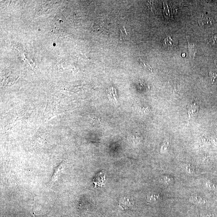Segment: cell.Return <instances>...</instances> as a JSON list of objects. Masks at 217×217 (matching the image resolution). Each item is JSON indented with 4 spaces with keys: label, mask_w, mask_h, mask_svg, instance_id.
<instances>
[{
    "label": "cell",
    "mask_w": 217,
    "mask_h": 217,
    "mask_svg": "<svg viewBox=\"0 0 217 217\" xmlns=\"http://www.w3.org/2000/svg\"><path fill=\"white\" fill-rule=\"evenodd\" d=\"M64 164L65 163H64V162L62 161L56 168L54 173L52 176L51 180L48 183V186L50 187H52L56 181L58 180L59 176L60 175L64 167H65Z\"/></svg>",
    "instance_id": "obj_1"
},
{
    "label": "cell",
    "mask_w": 217,
    "mask_h": 217,
    "mask_svg": "<svg viewBox=\"0 0 217 217\" xmlns=\"http://www.w3.org/2000/svg\"><path fill=\"white\" fill-rule=\"evenodd\" d=\"M164 45L169 49H173L177 45V41L170 36H168L165 39Z\"/></svg>",
    "instance_id": "obj_2"
},
{
    "label": "cell",
    "mask_w": 217,
    "mask_h": 217,
    "mask_svg": "<svg viewBox=\"0 0 217 217\" xmlns=\"http://www.w3.org/2000/svg\"><path fill=\"white\" fill-rule=\"evenodd\" d=\"M198 23L200 26H211L213 23L212 19L206 16L204 14L201 15L198 19Z\"/></svg>",
    "instance_id": "obj_3"
},
{
    "label": "cell",
    "mask_w": 217,
    "mask_h": 217,
    "mask_svg": "<svg viewBox=\"0 0 217 217\" xmlns=\"http://www.w3.org/2000/svg\"><path fill=\"white\" fill-rule=\"evenodd\" d=\"M119 205L123 209L130 208L132 205V202L131 200L127 197H124L122 198L119 201Z\"/></svg>",
    "instance_id": "obj_4"
},
{
    "label": "cell",
    "mask_w": 217,
    "mask_h": 217,
    "mask_svg": "<svg viewBox=\"0 0 217 217\" xmlns=\"http://www.w3.org/2000/svg\"><path fill=\"white\" fill-rule=\"evenodd\" d=\"M162 200L160 195L159 194H150L147 197L148 202L152 204L159 202Z\"/></svg>",
    "instance_id": "obj_5"
},
{
    "label": "cell",
    "mask_w": 217,
    "mask_h": 217,
    "mask_svg": "<svg viewBox=\"0 0 217 217\" xmlns=\"http://www.w3.org/2000/svg\"><path fill=\"white\" fill-rule=\"evenodd\" d=\"M190 201L196 204H205L206 201L203 197L198 195L193 196L190 199Z\"/></svg>",
    "instance_id": "obj_6"
},
{
    "label": "cell",
    "mask_w": 217,
    "mask_h": 217,
    "mask_svg": "<svg viewBox=\"0 0 217 217\" xmlns=\"http://www.w3.org/2000/svg\"><path fill=\"white\" fill-rule=\"evenodd\" d=\"M119 29H120V40H124L126 36H128L125 26L119 24Z\"/></svg>",
    "instance_id": "obj_7"
},
{
    "label": "cell",
    "mask_w": 217,
    "mask_h": 217,
    "mask_svg": "<svg viewBox=\"0 0 217 217\" xmlns=\"http://www.w3.org/2000/svg\"><path fill=\"white\" fill-rule=\"evenodd\" d=\"M205 185L207 188L211 191L217 192V185L210 180H207L205 182Z\"/></svg>",
    "instance_id": "obj_8"
},
{
    "label": "cell",
    "mask_w": 217,
    "mask_h": 217,
    "mask_svg": "<svg viewBox=\"0 0 217 217\" xmlns=\"http://www.w3.org/2000/svg\"><path fill=\"white\" fill-rule=\"evenodd\" d=\"M183 167L184 170H185L187 173L191 174L194 172V168L191 165L185 164L183 165Z\"/></svg>",
    "instance_id": "obj_9"
},
{
    "label": "cell",
    "mask_w": 217,
    "mask_h": 217,
    "mask_svg": "<svg viewBox=\"0 0 217 217\" xmlns=\"http://www.w3.org/2000/svg\"><path fill=\"white\" fill-rule=\"evenodd\" d=\"M162 181L166 185L170 184L173 181V179L171 177L169 176H164L162 179Z\"/></svg>",
    "instance_id": "obj_10"
},
{
    "label": "cell",
    "mask_w": 217,
    "mask_h": 217,
    "mask_svg": "<svg viewBox=\"0 0 217 217\" xmlns=\"http://www.w3.org/2000/svg\"><path fill=\"white\" fill-rule=\"evenodd\" d=\"M189 53L190 57H194L195 56L194 53V44H191V43H188Z\"/></svg>",
    "instance_id": "obj_11"
},
{
    "label": "cell",
    "mask_w": 217,
    "mask_h": 217,
    "mask_svg": "<svg viewBox=\"0 0 217 217\" xmlns=\"http://www.w3.org/2000/svg\"><path fill=\"white\" fill-rule=\"evenodd\" d=\"M104 177H105V176H103V177H102V176H101L100 177H97L95 178V180H93V183H94L95 185H96V186L97 185V184H98V183L99 184H101V185H102L101 183H103L105 179H103V180H101V179Z\"/></svg>",
    "instance_id": "obj_12"
},
{
    "label": "cell",
    "mask_w": 217,
    "mask_h": 217,
    "mask_svg": "<svg viewBox=\"0 0 217 217\" xmlns=\"http://www.w3.org/2000/svg\"><path fill=\"white\" fill-rule=\"evenodd\" d=\"M213 214L211 212H205L202 214L201 215V217H214Z\"/></svg>",
    "instance_id": "obj_13"
}]
</instances>
